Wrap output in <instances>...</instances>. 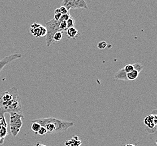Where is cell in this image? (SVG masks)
I'll use <instances>...</instances> for the list:
<instances>
[{
    "label": "cell",
    "mask_w": 157,
    "mask_h": 146,
    "mask_svg": "<svg viewBox=\"0 0 157 146\" xmlns=\"http://www.w3.org/2000/svg\"><path fill=\"white\" fill-rule=\"evenodd\" d=\"M34 146H47L46 145H45V144H41V143H37V144H36V145H35Z\"/></svg>",
    "instance_id": "cell-27"
},
{
    "label": "cell",
    "mask_w": 157,
    "mask_h": 146,
    "mask_svg": "<svg viewBox=\"0 0 157 146\" xmlns=\"http://www.w3.org/2000/svg\"><path fill=\"white\" fill-rule=\"evenodd\" d=\"M0 121H1V118H0Z\"/></svg>",
    "instance_id": "cell-29"
},
{
    "label": "cell",
    "mask_w": 157,
    "mask_h": 146,
    "mask_svg": "<svg viewBox=\"0 0 157 146\" xmlns=\"http://www.w3.org/2000/svg\"><path fill=\"white\" fill-rule=\"evenodd\" d=\"M29 32L32 36L35 37L36 38H40L46 36L47 34L46 27H44V26L37 22H35L31 25Z\"/></svg>",
    "instance_id": "cell-6"
},
{
    "label": "cell",
    "mask_w": 157,
    "mask_h": 146,
    "mask_svg": "<svg viewBox=\"0 0 157 146\" xmlns=\"http://www.w3.org/2000/svg\"><path fill=\"white\" fill-rule=\"evenodd\" d=\"M114 78L115 79H117V80H124V81L128 80L127 78V73L124 70L123 68L119 70L115 74Z\"/></svg>",
    "instance_id": "cell-10"
},
{
    "label": "cell",
    "mask_w": 157,
    "mask_h": 146,
    "mask_svg": "<svg viewBox=\"0 0 157 146\" xmlns=\"http://www.w3.org/2000/svg\"><path fill=\"white\" fill-rule=\"evenodd\" d=\"M59 12L62 15L67 14H68V12H70L66 7L62 6L59 7Z\"/></svg>",
    "instance_id": "cell-23"
},
{
    "label": "cell",
    "mask_w": 157,
    "mask_h": 146,
    "mask_svg": "<svg viewBox=\"0 0 157 146\" xmlns=\"http://www.w3.org/2000/svg\"><path fill=\"white\" fill-rule=\"evenodd\" d=\"M41 125L37 122H32L31 125V130L35 134H37V132L39 130L40 128H41Z\"/></svg>",
    "instance_id": "cell-15"
},
{
    "label": "cell",
    "mask_w": 157,
    "mask_h": 146,
    "mask_svg": "<svg viewBox=\"0 0 157 146\" xmlns=\"http://www.w3.org/2000/svg\"><path fill=\"white\" fill-rule=\"evenodd\" d=\"M59 13H60L59 8H58V9L57 8V9H55V10H54V14H59Z\"/></svg>",
    "instance_id": "cell-26"
},
{
    "label": "cell",
    "mask_w": 157,
    "mask_h": 146,
    "mask_svg": "<svg viewBox=\"0 0 157 146\" xmlns=\"http://www.w3.org/2000/svg\"><path fill=\"white\" fill-rule=\"evenodd\" d=\"M133 67H134V70H136L137 71H138L139 73L140 72L142 71L144 69V66L141 64L140 63H135L133 64Z\"/></svg>",
    "instance_id": "cell-17"
},
{
    "label": "cell",
    "mask_w": 157,
    "mask_h": 146,
    "mask_svg": "<svg viewBox=\"0 0 157 146\" xmlns=\"http://www.w3.org/2000/svg\"><path fill=\"white\" fill-rule=\"evenodd\" d=\"M152 123H154L156 124H157V116L156 114H151L150 115L147 116L144 119V124L147 126Z\"/></svg>",
    "instance_id": "cell-11"
},
{
    "label": "cell",
    "mask_w": 157,
    "mask_h": 146,
    "mask_svg": "<svg viewBox=\"0 0 157 146\" xmlns=\"http://www.w3.org/2000/svg\"><path fill=\"white\" fill-rule=\"evenodd\" d=\"M123 69H124V71H125L127 74L131 72L133 70H134V67H133V64L127 65H125L124 68H123Z\"/></svg>",
    "instance_id": "cell-18"
},
{
    "label": "cell",
    "mask_w": 157,
    "mask_h": 146,
    "mask_svg": "<svg viewBox=\"0 0 157 146\" xmlns=\"http://www.w3.org/2000/svg\"><path fill=\"white\" fill-rule=\"evenodd\" d=\"M7 135V126L0 125V144L4 143V139Z\"/></svg>",
    "instance_id": "cell-9"
},
{
    "label": "cell",
    "mask_w": 157,
    "mask_h": 146,
    "mask_svg": "<svg viewBox=\"0 0 157 146\" xmlns=\"http://www.w3.org/2000/svg\"><path fill=\"white\" fill-rule=\"evenodd\" d=\"M47 134H48V131H47V129L43 126H41L39 130L37 132V134L43 136V135H45Z\"/></svg>",
    "instance_id": "cell-22"
},
{
    "label": "cell",
    "mask_w": 157,
    "mask_h": 146,
    "mask_svg": "<svg viewBox=\"0 0 157 146\" xmlns=\"http://www.w3.org/2000/svg\"><path fill=\"white\" fill-rule=\"evenodd\" d=\"M9 114L11 134L13 137H16L22 127V118H23V115L22 114H19L17 112H11Z\"/></svg>",
    "instance_id": "cell-3"
},
{
    "label": "cell",
    "mask_w": 157,
    "mask_h": 146,
    "mask_svg": "<svg viewBox=\"0 0 157 146\" xmlns=\"http://www.w3.org/2000/svg\"><path fill=\"white\" fill-rule=\"evenodd\" d=\"M62 6L66 7L69 12L70 9H89L86 2L84 0H64L62 2Z\"/></svg>",
    "instance_id": "cell-5"
},
{
    "label": "cell",
    "mask_w": 157,
    "mask_h": 146,
    "mask_svg": "<svg viewBox=\"0 0 157 146\" xmlns=\"http://www.w3.org/2000/svg\"><path fill=\"white\" fill-rule=\"evenodd\" d=\"M139 74V73L136 70H134L131 72L127 73V78L128 80L133 81V80H136V79L138 78Z\"/></svg>",
    "instance_id": "cell-13"
},
{
    "label": "cell",
    "mask_w": 157,
    "mask_h": 146,
    "mask_svg": "<svg viewBox=\"0 0 157 146\" xmlns=\"http://www.w3.org/2000/svg\"><path fill=\"white\" fill-rule=\"evenodd\" d=\"M22 56L21 54H13L7 56L6 57H4L2 60H0V72L2 71V70L4 69L5 66H6L7 65L9 64L10 62H13L15 60L18 59Z\"/></svg>",
    "instance_id": "cell-7"
},
{
    "label": "cell",
    "mask_w": 157,
    "mask_h": 146,
    "mask_svg": "<svg viewBox=\"0 0 157 146\" xmlns=\"http://www.w3.org/2000/svg\"><path fill=\"white\" fill-rule=\"evenodd\" d=\"M146 129H147V132L149 133L150 134H154L157 131V127H155V128H154L153 129H150L148 128L147 126L146 127Z\"/></svg>",
    "instance_id": "cell-24"
},
{
    "label": "cell",
    "mask_w": 157,
    "mask_h": 146,
    "mask_svg": "<svg viewBox=\"0 0 157 146\" xmlns=\"http://www.w3.org/2000/svg\"><path fill=\"white\" fill-rule=\"evenodd\" d=\"M81 145L82 141L77 135H74L71 139L65 142L66 146H81Z\"/></svg>",
    "instance_id": "cell-8"
},
{
    "label": "cell",
    "mask_w": 157,
    "mask_h": 146,
    "mask_svg": "<svg viewBox=\"0 0 157 146\" xmlns=\"http://www.w3.org/2000/svg\"><path fill=\"white\" fill-rule=\"evenodd\" d=\"M125 146H136L135 144H132V143H129V144H126Z\"/></svg>",
    "instance_id": "cell-28"
},
{
    "label": "cell",
    "mask_w": 157,
    "mask_h": 146,
    "mask_svg": "<svg viewBox=\"0 0 157 146\" xmlns=\"http://www.w3.org/2000/svg\"><path fill=\"white\" fill-rule=\"evenodd\" d=\"M61 21L56 20L54 19L45 23L47 34L46 35V44L47 47H49L53 43L54 34L57 32L61 31L59 29V24Z\"/></svg>",
    "instance_id": "cell-4"
},
{
    "label": "cell",
    "mask_w": 157,
    "mask_h": 146,
    "mask_svg": "<svg viewBox=\"0 0 157 146\" xmlns=\"http://www.w3.org/2000/svg\"><path fill=\"white\" fill-rule=\"evenodd\" d=\"M107 46V43L105 41H101L99 43L97 44V47L98 48H99L100 50H104L105 48H106Z\"/></svg>",
    "instance_id": "cell-19"
},
{
    "label": "cell",
    "mask_w": 157,
    "mask_h": 146,
    "mask_svg": "<svg viewBox=\"0 0 157 146\" xmlns=\"http://www.w3.org/2000/svg\"><path fill=\"white\" fill-rule=\"evenodd\" d=\"M0 111L5 114L11 112L22 114L21 98L16 87H13L0 94Z\"/></svg>",
    "instance_id": "cell-1"
},
{
    "label": "cell",
    "mask_w": 157,
    "mask_h": 146,
    "mask_svg": "<svg viewBox=\"0 0 157 146\" xmlns=\"http://www.w3.org/2000/svg\"><path fill=\"white\" fill-rule=\"evenodd\" d=\"M71 16L70 14V12H68V14H67L62 15L61 18L59 19V20L61 22H66Z\"/></svg>",
    "instance_id": "cell-21"
},
{
    "label": "cell",
    "mask_w": 157,
    "mask_h": 146,
    "mask_svg": "<svg viewBox=\"0 0 157 146\" xmlns=\"http://www.w3.org/2000/svg\"><path fill=\"white\" fill-rule=\"evenodd\" d=\"M59 29L61 32H64L66 31L67 29V24L66 22H61L60 24H59Z\"/></svg>",
    "instance_id": "cell-20"
},
{
    "label": "cell",
    "mask_w": 157,
    "mask_h": 146,
    "mask_svg": "<svg viewBox=\"0 0 157 146\" xmlns=\"http://www.w3.org/2000/svg\"><path fill=\"white\" fill-rule=\"evenodd\" d=\"M32 122H37L44 127L48 131V134H55L66 132L68 129L75 124L73 121H66L58 119L53 117L41 118L32 120Z\"/></svg>",
    "instance_id": "cell-2"
},
{
    "label": "cell",
    "mask_w": 157,
    "mask_h": 146,
    "mask_svg": "<svg viewBox=\"0 0 157 146\" xmlns=\"http://www.w3.org/2000/svg\"><path fill=\"white\" fill-rule=\"evenodd\" d=\"M63 32H61V31H59V32L56 33L54 34L53 37V43L56 42L60 41L63 37Z\"/></svg>",
    "instance_id": "cell-14"
},
{
    "label": "cell",
    "mask_w": 157,
    "mask_h": 146,
    "mask_svg": "<svg viewBox=\"0 0 157 146\" xmlns=\"http://www.w3.org/2000/svg\"><path fill=\"white\" fill-rule=\"evenodd\" d=\"M66 24H67V29L74 27L75 24V20L74 18L71 16L70 18L68 19V20L66 21Z\"/></svg>",
    "instance_id": "cell-16"
},
{
    "label": "cell",
    "mask_w": 157,
    "mask_h": 146,
    "mask_svg": "<svg viewBox=\"0 0 157 146\" xmlns=\"http://www.w3.org/2000/svg\"><path fill=\"white\" fill-rule=\"evenodd\" d=\"M61 16H62V14H61V13H59V14H54V20H59V19L61 18Z\"/></svg>",
    "instance_id": "cell-25"
},
{
    "label": "cell",
    "mask_w": 157,
    "mask_h": 146,
    "mask_svg": "<svg viewBox=\"0 0 157 146\" xmlns=\"http://www.w3.org/2000/svg\"><path fill=\"white\" fill-rule=\"evenodd\" d=\"M66 32H67V35L70 38H75L78 34V30L75 27L68 28Z\"/></svg>",
    "instance_id": "cell-12"
}]
</instances>
